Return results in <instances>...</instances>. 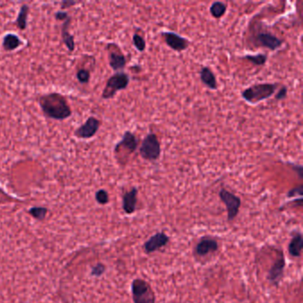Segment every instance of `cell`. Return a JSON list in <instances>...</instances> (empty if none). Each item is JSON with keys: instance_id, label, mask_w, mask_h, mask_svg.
Returning a JSON list of instances; mask_svg holds the SVG:
<instances>
[{"instance_id": "cell-10", "label": "cell", "mask_w": 303, "mask_h": 303, "mask_svg": "<svg viewBox=\"0 0 303 303\" xmlns=\"http://www.w3.org/2000/svg\"><path fill=\"white\" fill-rule=\"evenodd\" d=\"M161 35L167 46L175 52H183L187 50L190 45L188 38L179 35L176 32H164Z\"/></svg>"}, {"instance_id": "cell-3", "label": "cell", "mask_w": 303, "mask_h": 303, "mask_svg": "<svg viewBox=\"0 0 303 303\" xmlns=\"http://www.w3.org/2000/svg\"><path fill=\"white\" fill-rule=\"evenodd\" d=\"M129 83L130 77L128 74L124 71L115 72L107 80V83L101 94V98L103 100L114 98L118 92L127 88Z\"/></svg>"}, {"instance_id": "cell-22", "label": "cell", "mask_w": 303, "mask_h": 303, "mask_svg": "<svg viewBox=\"0 0 303 303\" xmlns=\"http://www.w3.org/2000/svg\"><path fill=\"white\" fill-rule=\"evenodd\" d=\"M243 58L255 66H263L267 63V60H268L266 54H264V53H258V54H253V55L247 54Z\"/></svg>"}, {"instance_id": "cell-16", "label": "cell", "mask_w": 303, "mask_h": 303, "mask_svg": "<svg viewBox=\"0 0 303 303\" xmlns=\"http://www.w3.org/2000/svg\"><path fill=\"white\" fill-rule=\"evenodd\" d=\"M71 23V16H69L66 21H63V25H62V30H61V35H62V39H63L64 46L67 47L68 52H72L75 51L76 48V44H75V38L73 35H71L69 33V25Z\"/></svg>"}, {"instance_id": "cell-2", "label": "cell", "mask_w": 303, "mask_h": 303, "mask_svg": "<svg viewBox=\"0 0 303 303\" xmlns=\"http://www.w3.org/2000/svg\"><path fill=\"white\" fill-rule=\"evenodd\" d=\"M277 88V84L273 83L253 84L243 90L241 96L249 104L255 105L270 98L276 93Z\"/></svg>"}, {"instance_id": "cell-27", "label": "cell", "mask_w": 303, "mask_h": 303, "mask_svg": "<svg viewBox=\"0 0 303 303\" xmlns=\"http://www.w3.org/2000/svg\"><path fill=\"white\" fill-rule=\"evenodd\" d=\"M105 270H106V267H105L104 264L98 263L95 266L93 267L91 274L94 277H101L104 273Z\"/></svg>"}, {"instance_id": "cell-29", "label": "cell", "mask_w": 303, "mask_h": 303, "mask_svg": "<svg viewBox=\"0 0 303 303\" xmlns=\"http://www.w3.org/2000/svg\"><path fill=\"white\" fill-rule=\"evenodd\" d=\"M68 17H69L68 13V12H66V11H57V12H55V14H54V18H55L56 21H66Z\"/></svg>"}, {"instance_id": "cell-25", "label": "cell", "mask_w": 303, "mask_h": 303, "mask_svg": "<svg viewBox=\"0 0 303 303\" xmlns=\"http://www.w3.org/2000/svg\"><path fill=\"white\" fill-rule=\"evenodd\" d=\"M77 79L80 84H88L90 79H91V73L88 69L86 68H79L76 74Z\"/></svg>"}, {"instance_id": "cell-26", "label": "cell", "mask_w": 303, "mask_h": 303, "mask_svg": "<svg viewBox=\"0 0 303 303\" xmlns=\"http://www.w3.org/2000/svg\"><path fill=\"white\" fill-rule=\"evenodd\" d=\"M95 200L97 201V203L100 204H107L110 201V196L109 193L107 192V190H105L103 188L99 189L96 191L95 193Z\"/></svg>"}, {"instance_id": "cell-12", "label": "cell", "mask_w": 303, "mask_h": 303, "mask_svg": "<svg viewBox=\"0 0 303 303\" xmlns=\"http://www.w3.org/2000/svg\"><path fill=\"white\" fill-rule=\"evenodd\" d=\"M169 240H170V238L166 233L157 232L155 235L152 236L150 237V239H148L144 243L143 249L146 253L150 254V253L159 250L164 246H167Z\"/></svg>"}, {"instance_id": "cell-17", "label": "cell", "mask_w": 303, "mask_h": 303, "mask_svg": "<svg viewBox=\"0 0 303 303\" xmlns=\"http://www.w3.org/2000/svg\"><path fill=\"white\" fill-rule=\"evenodd\" d=\"M22 44L23 41L15 33H7L2 38V47L5 52H13Z\"/></svg>"}, {"instance_id": "cell-7", "label": "cell", "mask_w": 303, "mask_h": 303, "mask_svg": "<svg viewBox=\"0 0 303 303\" xmlns=\"http://www.w3.org/2000/svg\"><path fill=\"white\" fill-rule=\"evenodd\" d=\"M219 199L225 204L228 213V220L232 221L239 213L241 206V199L235 194L227 190L226 188H221L219 192Z\"/></svg>"}, {"instance_id": "cell-28", "label": "cell", "mask_w": 303, "mask_h": 303, "mask_svg": "<svg viewBox=\"0 0 303 303\" xmlns=\"http://www.w3.org/2000/svg\"><path fill=\"white\" fill-rule=\"evenodd\" d=\"M303 185H299L298 187L292 188L291 190L288 191V198H295L297 196H299L300 198H303Z\"/></svg>"}, {"instance_id": "cell-21", "label": "cell", "mask_w": 303, "mask_h": 303, "mask_svg": "<svg viewBox=\"0 0 303 303\" xmlns=\"http://www.w3.org/2000/svg\"><path fill=\"white\" fill-rule=\"evenodd\" d=\"M228 5L225 4L224 2L220 1H215L212 5H210V14L215 19H219L223 17L227 12Z\"/></svg>"}, {"instance_id": "cell-23", "label": "cell", "mask_w": 303, "mask_h": 303, "mask_svg": "<svg viewBox=\"0 0 303 303\" xmlns=\"http://www.w3.org/2000/svg\"><path fill=\"white\" fill-rule=\"evenodd\" d=\"M29 214L38 220H42L46 218L47 214V209L42 206H34L29 210Z\"/></svg>"}, {"instance_id": "cell-31", "label": "cell", "mask_w": 303, "mask_h": 303, "mask_svg": "<svg viewBox=\"0 0 303 303\" xmlns=\"http://www.w3.org/2000/svg\"><path fill=\"white\" fill-rule=\"evenodd\" d=\"M79 3H81L80 1H69V0H64L61 3V8L63 11L65 9H68L69 7H72L74 5H78Z\"/></svg>"}, {"instance_id": "cell-5", "label": "cell", "mask_w": 303, "mask_h": 303, "mask_svg": "<svg viewBox=\"0 0 303 303\" xmlns=\"http://www.w3.org/2000/svg\"><path fill=\"white\" fill-rule=\"evenodd\" d=\"M132 296L134 303H156V295L151 285L141 278L132 282Z\"/></svg>"}, {"instance_id": "cell-8", "label": "cell", "mask_w": 303, "mask_h": 303, "mask_svg": "<svg viewBox=\"0 0 303 303\" xmlns=\"http://www.w3.org/2000/svg\"><path fill=\"white\" fill-rule=\"evenodd\" d=\"M106 48L108 51V60L110 68L116 72L123 71L126 68L127 60L126 55L121 51L120 47L115 43H110L107 45Z\"/></svg>"}, {"instance_id": "cell-18", "label": "cell", "mask_w": 303, "mask_h": 303, "mask_svg": "<svg viewBox=\"0 0 303 303\" xmlns=\"http://www.w3.org/2000/svg\"><path fill=\"white\" fill-rule=\"evenodd\" d=\"M200 80L207 88L211 90L218 89V83L215 73L208 67H202L200 69Z\"/></svg>"}, {"instance_id": "cell-15", "label": "cell", "mask_w": 303, "mask_h": 303, "mask_svg": "<svg viewBox=\"0 0 303 303\" xmlns=\"http://www.w3.org/2000/svg\"><path fill=\"white\" fill-rule=\"evenodd\" d=\"M138 188L134 187L123 195L122 207L127 215H133L136 211Z\"/></svg>"}, {"instance_id": "cell-19", "label": "cell", "mask_w": 303, "mask_h": 303, "mask_svg": "<svg viewBox=\"0 0 303 303\" xmlns=\"http://www.w3.org/2000/svg\"><path fill=\"white\" fill-rule=\"evenodd\" d=\"M303 248V238L302 233H297L288 245V252L293 257L302 255Z\"/></svg>"}, {"instance_id": "cell-20", "label": "cell", "mask_w": 303, "mask_h": 303, "mask_svg": "<svg viewBox=\"0 0 303 303\" xmlns=\"http://www.w3.org/2000/svg\"><path fill=\"white\" fill-rule=\"evenodd\" d=\"M29 12H30V6L26 4H23L20 7V10L16 20V26L18 27L20 31H25L27 29Z\"/></svg>"}, {"instance_id": "cell-13", "label": "cell", "mask_w": 303, "mask_h": 303, "mask_svg": "<svg viewBox=\"0 0 303 303\" xmlns=\"http://www.w3.org/2000/svg\"><path fill=\"white\" fill-rule=\"evenodd\" d=\"M256 41L261 47H265L271 51H276L283 45L282 39L269 32H259L256 35Z\"/></svg>"}, {"instance_id": "cell-32", "label": "cell", "mask_w": 303, "mask_h": 303, "mask_svg": "<svg viewBox=\"0 0 303 303\" xmlns=\"http://www.w3.org/2000/svg\"><path fill=\"white\" fill-rule=\"evenodd\" d=\"M292 168H293V170H294V172H296V173H298L299 176L303 179V166H301V165H295V164H293L292 165Z\"/></svg>"}, {"instance_id": "cell-1", "label": "cell", "mask_w": 303, "mask_h": 303, "mask_svg": "<svg viewBox=\"0 0 303 303\" xmlns=\"http://www.w3.org/2000/svg\"><path fill=\"white\" fill-rule=\"evenodd\" d=\"M43 115L52 120H66L72 116V110L67 98L60 93L42 94L37 100Z\"/></svg>"}, {"instance_id": "cell-6", "label": "cell", "mask_w": 303, "mask_h": 303, "mask_svg": "<svg viewBox=\"0 0 303 303\" xmlns=\"http://www.w3.org/2000/svg\"><path fill=\"white\" fill-rule=\"evenodd\" d=\"M139 141L134 133L126 131L120 141L116 144L114 154L118 162L120 161L121 157H128L131 154L135 153L138 149Z\"/></svg>"}, {"instance_id": "cell-9", "label": "cell", "mask_w": 303, "mask_h": 303, "mask_svg": "<svg viewBox=\"0 0 303 303\" xmlns=\"http://www.w3.org/2000/svg\"><path fill=\"white\" fill-rule=\"evenodd\" d=\"M101 122L95 117H89L83 125L79 126L74 131V136L78 139L88 140L96 135L98 133Z\"/></svg>"}, {"instance_id": "cell-11", "label": "cell", "mask_w": 303, "mask_h": 303, "mask_svg": "<svg viewBox=\"0 0 303 303\" xmlns=\"http://www.w3.org/2000/svg\"><path fill=\"white\" fill-rule=\"evenodd\" d=\"M286 268V257L283 251L279 252L277 261L273 263L268 275V280L274 286H278L282 279Z\"/></svg>"}, {"instance_id": "cell-24", "label": "cell", "mask_w": 303, "mask_h": 303, "mask_svg": "<svg viewBox=\"0 0 303 303\" xmlns=\"http://www.w3.org/2000/svg\"><path fill=\"white\" fill-rule=\"evenodd\" d=\"M133 44L139 52H144L146 49V40L144 37L138 33H135L133 36Z\"/></svg>"}, {"instance_id": "cell-33", "label": "cell", "mask_w": 303, "mask_h": 303, "mask_svg": "<svg viewBox=\"0 0 303 303\" xmlns=\"http://www.w3.org/2000/svg\"><path fill=\"white\" fill-rule=\"evenodd\" d=\"M1 191H2V188H0V192H1Z\"/></svg>"}, {"instance_id": "cell-14", "label": "cell", "mask_w": 303, "mask_h": 303, "mask_svg": "<svg viewBox=\"0 0 303 303\" xmlns=\"http://www.w3.org/2000/svg\"><path fill=\"white\" fill-rule=\"evenodd\" d=\"M219 246L218 242L209 237V236H204L202 237L197 246H195V254L198 256L204 257L208 255L210 253H213L218 250Z\"/></svg>"}, {"instance_id": "cell-4", "label": "cell", "mask_w": 303, "mask_h": 303, "mask_svg": "<svg viewBox=\"0 0 303 303\" xmlns=\"http://www.w3.org/2000/svg\"><path fill=\"white\" fill-rule=\"evenodd\" d=\"M139 153L141 157L146 161H157L161 155V144L156 134L150 133L145 136L143 141H141Z\"/></svg>"}, {"instance_id": "cell-30", "label": "cell", "mask_w": 303, "mask_h": 303, "mask_svg": "<svg viewBox=\"0 0 303 303\" xmlns=\"http://www.w3.org/2000/svg\"><path fill=\"white\" fill-rule=\"evenodd\" d=\"M288 89L286 86H282V88H280V90L278 91V93H277L275 98L277 101H282V100L286 99V96H287Z\"/></svg>"}]
</instances>
